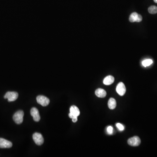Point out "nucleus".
<instances>
[{
	"label": "nucleus",
	"mask_w": 157,
	"mask_h": 157,
	"mask_svg": "<svg viewBox=\"0 0 157 157\" xmlns=\"http://www.w3.org/2000/svg\"><path fill=\"white\" fill-rule=\"evenodd\" d=\"M107 132L108 133L110 134H112L113 132V129L111 126H109L107 128Z\"/></svg>",
	"instance_id": "obj_17"
},
{
	"label": "nucleus",
	"mask_w": 157,
	"mask_h": 157,
	"mask_svg": "<svg viewBox=\"0 0 157 157\" xmlns=\"http://www.w3.org/2000/svg\"><path fill=\"white\" fill-rule=\"evenodd\" d=\"M31 115L33 117V120L36 122H38L40 120V116L39 115L38 110L35 107L32 108L30 111Z\"/></svg>",
	"instance_id": "obj_10"
},
{
	"label": "nucleus",
	"mask_w": 157,
	"mask_h": 157,
	"mask_svg": "<svg viewBox=\"0 0 157 157\" xmlns=\"http://www.w3.org/2000/svg\"><path fill=\"white\" fill-rule=\"evenodd\" d=\"M116 126H117L118 129H119L120 131H122L124 130V127H123L122 124H121L120 123H117L116 124Z\"/></svg>",
	"instance_id": "obj_16"
},
{
	"label": "nucleus",
	"mask_w": 157,
	"mask_h": 157,
	"mask_svg": "<svg viewBox=\"0 0 157 157\" xmlns=\"http://www.w3.org/2000/svg\"><path fill=\"white\" fill-rule=\"evenodd\" d=\"M116 91L118 94L120 96H123L124 95L126 91V87L125 85L122 82H120L117 85L116 88Z\"/></svg>",
	"instance_id": "obj_8"
},
{
	"label": "nucleus",
	"mask_w": 157,
	"mask_h": 157,
	"mask_svg": "<svg viewBox=\"0 0 157 157\" xmlns=\"http://www.w3.org/2000/svg\"><path fill=\"white\" fill-rule=\"evenodd\" d=\"M80 114V110L77 107L75 106H72L70 108V113L68 116L72 119L74 117H78Z\"/></svg>",
	"instance_id": "obj_5"
},
{
	"label": "nucleus",
	"mask_w": 157,
	"mask_h": 157,
	"mask_svg": "<svg viewBox=\"0 0 157 157\" xmlns=\"http://www.w3.org/2000/svg\"><path fill=\"white\" fill-rule=\"evenodd\" d=\"M32 137H33V140L37 145H42L44 142V138L41 134L35 133L33 134Z\"/></svg>",
	"instance_id": "obj_4"
},
{
	"label": "nucleus",
	"mask_w": 157,
	"mask_h": 157,
	"mask_svg": "<svg viewBox=\"0 0 157 157\" xmlns=\"http://www.w3.org/2000/svg\"><path fill=\"white\" fill-rule=\"evenodd\" d=\"M142 20V17L136 12H133L129 17V21L131 22H140Z\"/></svg>",
	"instance_id": "obj_7"
},
{
	"label": "nucleus",
	"mask_w": 157,
	"mask_h": 157,
	"mask_svg": "<svg viewBox=\"0 0 157 157\" xmlns=\"http://www.w3.org/2000/svg\"><path fill=\"white\" fill-rule=\"evenodd\" d=\"M114 81V78L112 76H108L104 78L103 83L106 85H110L112 84Z\"/></svg>",
	"instance_id": "obj_12"
},
{
	"label": "nucleus",
	"mask_w": 157,
	"mask_h": 157,
	"mask_svg": "<svg viewBox=\"0 0 157 157\" xmlns=\"http://www.w3.org/2000/svg\"><path fill=\"white\" fill-rule=\"evenodd\" d=\"M154 2H155L156 3H157V0H154Z\"/></svg>",
	"instance_id": "obj_19"
},
{
	"label": "nucleus",
	"mask_w": 157,
	"mask_h": 157,
	"mask_svg": "<svg viewBox=\"0 0 157 157\" xmlns=\"http://www.w3.org/2000/svg\"><path fill=\"white\" fill-rule=\"evenodd\" d=\"M72 121L73 122L75 123L77 121V117H74L72 118Z\"/></svg>",
	"instance_id": "obj_18"
},
{
	"label": "nucleus",
	"mask_w": 157,
	"mask_h": 157,
	"mask_svg": "<svg viewBox=\"0 0 157 157\" xmlns=\"http://www.w3.org/2000/svg\"><path fill=\"white\" fill-rule=\"evenodd\" d=\"M117 105L116 101L114 98H111L108 102V106L109 108L111 110H113L115 109Z\"/></svg>",
	"instance_id": "obj_13"
},
{
	"label": "nucleus",
	"mask_w": 157,
	"mask_h": 157,
	"mask_svg": "<svg viewBox=\"0 0 157 157\" xmlns=\"http://www.w3.org/2000/svg\"><path fill=\"white\" fill-rule=\"evenodd\" d=\"M12 146V144L11 142L4 138H0V148H10Z\"/></svg>",
	"instance_id": "obj_9"
},
{
	"label": "nucleus",
	"mask_w": 157,
	"mask_h": 157,
	"mask_svg": "<svg viewBox=\"0 0 157 157\" xmlns=\"http://www.w3.org/2000/svg\"><path fill=\"white\" fill-rule=\"evenodd\" d=\"M95 94L98 97L104 98L106 97L107 93H106V91L103 89L99 88V89H97L95 91Z\"/></svg>",
	"instance_id": "obj_11"
},
{
	"label": "nucleus",
	"mask_w": 157,
	"mask_h": 157,
	"mask_svg": "<svg viewBox=\"0 0 157 157\" xmlns=\"http://www.w3.org/2000/svg\"><path fill=\"white\" fill-rule=\"evenodd\" d=\"M128 144L132 146H138L141 144V139L138 136H134L128 139L127 141Z\"/></svg>",
	"instance_id": "obj_6"
},
{
	"label": "nucleus",
	"mask_w": 157,
	"mask_h": 157,
	"mask_svg": "<svg viewBox=\"0 0 157 157\" xmlns=\"http://www.w3.org/2000/svg\"><path fill=\"white\" fill-rule=\"evenodd\" d=\"M24 112L22 111H18L15 113L13 116V118L14 121L17 124H21L23 121Z\"/></svg>",
	"instance_id": "obj_1"
},
{
	"label": "nucleus",
	"mask_w": 157,
	"mask_h": 157,
	"mask_svg": "<svg viewBox=\"0 0 157 157\" xmlns=\"http://www.w3.org/2000/svg\"><path fill=\"white\" fill-rule=\"evenodd\" d=\"M37 102L38 104H40L43 107H46L50 103V101L48 98L44 96H38L36 98Z\"/></svg>",
	"instance_id": "obj_3"
},
{
	"label": "nucleus",
	"mask_w": 157,
	"mask_h": 157,
	"mask_svg": "<svg viewBox=\"0 0 157 157\" xmlns=\"http://www.w3.org/2000/svg\"><path fill=\"white\" fill-rule=\"evenodd\" d=\"M152 60H151V59H147V60H144L142 62V64L144 66L146 67L148 66L152 65Z\"/></svg>",
	"instance_id": "obj_14"
},
{
	"label": "nucleus",
	"mask_w": 157,
	"mask_h": 157,
	"mask_svg": "<svg viewBox=\"0 0 157 157\" xmlns=\"http://www.w3.org/2000/svg\"><path fill=\"white\" fill-rule=\"evenodd\" d=\"M18 93L15 92H7L4 96L5 99H7L8 101L12 102L16 101L18 98Z\"/></svg>",
	"instance_id": "obj_2"
},
{
	"label": "nucleus",
	"mask_w": 157,
	"mask_h": 157,
	"mask_svg": "<svg viewBox=\"0 0 157 157\" xmlns=\"http://www.w3.org/2000/svg\"><path fill=\"white\" fill-rule=\"evenodd\" d=\"M148 11L150 14H156L157 13V7L155 6H152L148 8Z\"/></svg>",
	"instance_id": "obj_15"
}]
</instances>
